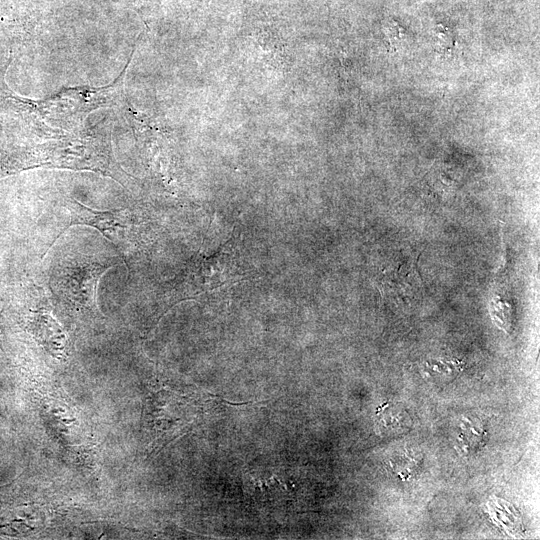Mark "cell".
<instances>
[{
	"mask_svg": "<svg viewBox=\"0 0 540 540\" xmlns=\"http://www.w3.org/2000/svg\"><path fill=\"white\" fill-rule=\"evenodd\" d=\"M376 284L381 295L388 299L399 301L416 296L422 289L416 254L382 267Z\"/></svg>",
	"mask_w": 540,
	"mask_h": 540,
	"instance_id": "cell-1",
	"label": "cell"
},
{
	"mask_svg": "<svg viewBox=\"0 0 540 540\" xmlns=\"http://www.w3.org/2000/svg\"><path fill=\"white\" fill-rule=\"evenodd\" d=\"M71 222L68 226L74 224H86L93 226L103 234L108 232V229H115L123 226L124 219L120 214L111 212H94L82 205L70 207Z\"/></svg>",
	"mask_w": 540,
	"mask_h": 540,
	"instance_id": "cell-2",
	"label": "cell"
},
{
	"mask_svg": "<svg viewBox=\"0 0 540 540\" xmlns=\"http://www.w3.org/2000/svg\"><path fill=\"white\" fill-rule=\"evenodd\" d=\"M382 31L386 44L393 51L399 48L407 38L406 30L394 19L387 20L382 27Z\"/></svg>",
	"mask_w": 540,
	"mask_h": 540,
	"instance_id": "cell-3",
	"label": "cell"
},
{
	"mask_svg": "<svg viewBox=\"0 0 540 540\" xmlns=\"http://www.w3.org/2000/svg\"><path fill=\"white\" fill-rule=\"evenodd\" d=\"M437 27V38L440 51H449L453 44L449 30L442 25H438Z\"/></svg>",
	"mask_w": 540,
	"mask_h": 540,
	"instance_id": "cell-4",
	"label": "cell"
}]
</instances>
